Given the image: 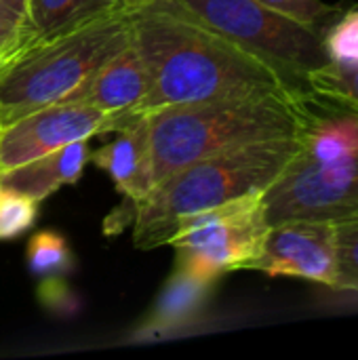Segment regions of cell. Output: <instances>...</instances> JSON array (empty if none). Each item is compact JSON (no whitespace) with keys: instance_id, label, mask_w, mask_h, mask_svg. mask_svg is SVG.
I'll return each mask as SVG.
<instances>
[{"instance_id":"cell-1","label":"cell","mask_w":358,"mask_h":360,"mask_svg":"<svg viewBox=\"0 0 358 360\" xmlns=\"http://www.w3.org/2000/svg\"><path fill=\"white\" fill-rule=\"evenodd\" d=\"M133 42L148 70V93L135 112L310 91L171 0H150L133 13Z\"/></svg>"},{"instance_id":"cell-2","label":"cell","mask_w":358,"mask_h":360,"mask_svg":"<svg viewBox=\"0 0 358 360\" xmlns=\"http://www.w3.org/2000/svg\"><path fill=\"white\" fill-rule=\"evenodd\" d=\"M298 152L264 190L268 224L358 215V105L308 93Z\"/></svg>"},{"instance_id":"cell-3","label":"cell","mask_w":358,"mask_h":360,"mask_svg":"<svg viewBox=\"0 0 358 360\" xmlns=\"http://www.w3.org/2000/svg\"><path fill=\"white\" fill-rule=\"evenodd\" d=\"M308 93H253L148 112L152 188L200 158L295 135Z\"/></svg>"},{"instance_id":"cell-4","label":"cell","mask_w":358,"mask_h":360,"mask_svg":"<svg viewBox=\"0 0 358 360\" xmlns=\"http://www.w3.org/2000/svg\"><path fill=\"white\" fill-rule=\"evenodd\" d=\"M298 137H276L200 158L152 188L133 207L137 249L169 245L181 219L245 194L264 192L291 162Z\"/></svg>"},{"instance_id":"cell-5","label":"cell","mask_w":358,"mask_h":360,"mask_svg":"<svg viewBox=\"0 0 358 360\" xmlns=\"http://www.w3.org/2000/svg\"><path fill=\"white\" fill-rule=\"evenodd\" d=\"M133 13L101 17L19 49L0 68L2 127L38 108L68 101L133 40Z\"/></svg>"},{"instance_id":"cell-6","label":"cell","mask_w":358,"mask_h":360,"mask_svg":"<svg viewBox=\"0 0 358 360\" xmlns=\"http://www.w3.org/2000/svg\"><path fill=\"white\" fill-rule=\"evenodd\" d=\"M198 21L308 86L327 61L323 32L302 25L260 0H171Z\"/></svg>"},{"instance_id":"cell-7","label":"cell","mask_w":358,"mask_h":360,"mask_svg":"<svg viewBox=\"0 0 358 360\" xmlns=\"http://www.w3.org/2000/svg\"><path fill=\"white\" fill-rule=\"evenodd\" d=\"M264 192L245 194L179 221L169 245L175 268L203 281H217L234 270H249L270 230Z\"/></svg>"},{"instance_id":"cell-8","label":"cell","mask_w":358,"mask_h":360,"mask_svg":"<svg viewBox=\"0 0 358 360\" xmlns=\"http://www.w3.org/2000/svg\"><path fill=\"white\" fill-rule=\"evenodd\" d=\"M249 270L272 278H300L335 291L340 276L338 224L289 219L270 226L262 253Z\"/></svg>"},{"instance_id":"cell-9","label":"cell","mask_w":358,"mask_h":360,"mask_svg":"<svg viewBox=\"0 0 358 360\" xmlns=\"http://www.w3.org/2000/svg\"><path fill=\"white\" fill-rule=\"evenodd\" d=\"M110 114L76 101L38 108L0 129V165L13 169L63 146L108 133Z\"/></svg>"},{"instance_id":"cell-10","label":"cell","mask_w":358,"mask_h":360,"mask_svg":"<svg viewBox=\"0 0 358 360\" xmlns=\"http://www.w3.org/2000/svg\"><path fill=\"white\" fill-rule=\"evenodd\" d=\"M116 131V139L91 152V162L103 169L118 192L133 205L152 192V152L148 112H122L110 118L108 133Z\"/></svg>"},{"instance_id":"cell-11","label":"cell","mask_w":358,"mask_h":360,"mask_svg":"<svg viewBox=\"0 0 358 360\" xmlns=\"http://www.w3.org/2000/svg\"><path fill=\"white\" fill-rule=\"evenodd\" d=\"M148 93V70L131 40L108 59L68 101L91 105L110 116L135 112Z\"/></svg>"},{"instance_id":"cell-12","label":"cell","mask_w":358,"mask_h":360,"mask_svg":"<svg viewBox=\"0 0 358 360\" xmlns=\"http://www.w3.org/2000/svg\"><path fill=\"white\" fill-rule=\"evenodd\" d=\"M89 160V139H80L55 152L2 171L0 188L42 202L59 188L74 184L82 175Z\"/></svg>"},{"instance_id":"cell-13","label":"cell","mask_w":358,"mask_h":360,"mask_svg":"<svg viewBox=\"0 0 358 360\" xmlns=\"http://www.w3.org/2000/svg\"><path fill=\"white\" fill-rule=\"evenodd\" d=\"M213 285V281H203L186 270L175 268L165 283L148 321L141 325L137 338H162L192 325L205 310Z\"/></svg>"},{"instance_id":"cell-14","label":"cell","mask_w":358,"mask_h":360,"mask_svg":"<svg viewBox=\"0 0 358 360\" xmlns=\"http://www.w3.org/2000/svg\"><path fill=\"white\" fill-rule=\"evenodd\" d=\"M146 2L150 0H30V36L23 46L101 17L133 13Z\"/></svg>"},{"instance_id":"cell-15","label":"cell","mask_w":358,"mask_h":360,"mask_svg":"<svg viewBox=\"0 0 358 360\" xmlns=\"http://www.w3.org/2000/svg\"><path fill=\"white\" fill-rule=\"evenodd\" d=\"M323 49L329 63L358 68V6L340 11L325 25Z\"/></svg>"},{"instance_id":"cell-16","label":"cell","mask_w":358,"mask_h":360,"mask_svg":"<svg viewBox=\"0 0 358 360\" xmlns=\"http://www.w3.org/2000/svg\"><path fill=\"white\" fill-rule=\"evenodd\" d=\"M27 266L34 276L57 278L72 266V253L65 238L53 230L38 232L27 245Z\"/></svg>"},{"instance_id":"cell-17","label":"cell","mask_w":358,"mask_h":360,"mask_svg":"<svg viewBox=\"0 0 358 360\" xmlns=\"http://www.w3.org/2000/svg\"><path fill=\"white\" fill-rule=\"evenodd\" d=\"M308 89L317 95L358 105V68L325 63L308 76Z\"/></svg>"},{"instance_id":"cell-18","label":"cell","mask_w":358,"mask_h":360,"mask_svg":"<svg viewBox=\"0 0 358 360\" xmlns=\"http://www.w3.org/2000/svg\"><path fill=\"white\" fill-rule=\"evenodd\" d=\"M38 217V202L17 192L0 188V240L27 232Z\"/></svg>"},{"instance_id":"cell-19","label":"cell","mask_w":358,"mask_h":360,"mask_svg":"<svg viewBox=\"0 0 358 360\" xmlns=\"http://www.w3.org/2000/svg\"><path fill=\"white\" fill-rule=\"evenodd\" d=\"M30 0H0V53L8 59L27 42Z\"/></svg>"},{"instance_id":"cell-20","label":"cell","mask_w":358,"mask_h":360,"mask_svg":"<svg viewBox=\"0 0 358 360\" xmlns=\"http://www.w3.org/2000/svg\"><path fill=\"white\" fill-rule=\"evenodd\" d=\"M340 276L335 291L358 293V215L338 221Z\"/></svg>"},{"instance_id":"cell-21","label":"cell","mask_w":358,"mask_h":360,"mask_svg":"<svg viewBox=\"0 0 358 360\" xmlns=\"http://www.w3.org/2000/svg\"><path fill=\"white\" fill-rule=\"evenodd\" d=\"M260 2L289 19L302 23V25H308L319 32H323L325 25L340 13L338 6H333L325 0H260Z\"/></svg>"},{"instance_id":"cell-22","label":"cell","mask_w":358,"mask_h":360,"mask_svg":"<svg viewBox=\"0 0 358 360\" xmlns=\"http://www.w3.org/2000/svg\"><path fill=\"white\" fill-rule=\"evenodd\" d=\"M6 61H8V57H6L4 53H0V68H2V65H4Z\"/></svg>"},{"instance_id":"cell-23","label":"cell","mask_w":358,"mask_h":360,"mask_svg":"<svg viewBox=\"0 0 358 360\" xmlns=\"http://www.w3.org/2000/svg\"><path fill=\"white\" fill-rule=\"evenodd\" d=\"M2 171H4V169H2V165H0V175H2Z\"/></svg>"},{"instance_id":"cell-24","label":"cell","mask_w":358,"mask_h":360,"mask_svg":"<svg viewBox=\"0 0 358 360\" xmlns=\"http://www.w3.org/2000/svg\"><path fill=\"white\" fill-rule=\"evenodd\" d=\"M0 129H2V122H0Z\"/></svg>"}]
</instances>
